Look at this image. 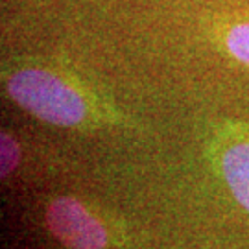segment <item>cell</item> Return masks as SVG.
Here are the masks:
<instances>
[{
	"label": "cell",
	"instance_id": "obj_1",
	"mask_svg": "<svg viewBox=\"0 0 249 249\" xmlns=\"http://www.w3.org/2000/svg\"><path fill=\"white\" fill-rule=\"evenodd\" d=\"M8 96L20 109L59 127H78L92 115L90 98L69 76L43 67L20 65L4 74Z\"/></svg>",
	"mask_w": 249,
	"mask_h": 249
},
{
	"label": "cell",
	"instance_id": "obj_2",
	"mask_svg": "<svg viewBox=\"0 0 249 249\" xmlns=\"http://www.w3.org/2000/svg\"><path fill=\"white\" fill-rule=\"evenodd\" d=\"M45 225L67 249H107L109 231L102 218L81 199L53 197L45 209Z\"/></svg>",
	"mask_w": 249,
	"mask_h": 249
},
{
	"label": "cell",
	"instance_id": "obj_3",
	"mask_svg": "<svg viewBox=\"0 0 249 249\" xmlns=\"http://www.w3.org/2000/svg\"><path fill=\"white\" fill-rule=\"evenodd\" d=\"M223 179L234 199L249 213V141H236L222 153Z\"/></svg>",
	"mask_w": 249,
	"mask_h": 249
},
{
	"label": "cell",
	"instance_id": "obj_4",
	"mask_svg": "<svg viewBox=\"0 0 249 249\" xmlns=\"http://www.w3.org/2000/svg\"><path fill=\"white\" fill-rule=\"evenodd\" d=\"M22 164V144L9 131L0 133V174L2 178H11Z\"/></svg>",
	"mask_w": 249,
	"mask_h": 249
},
{
	"label": "cell",
	"instance_id": "obj_5",
	"mask_svg": "<svg viewBox=\"0 0 249 249\" xmlns=\"http://www.w3.org/2000/svg\"><path fill=\"white\" fill-rule=\"evenodd\" d=\"M225 48L236 61L249 67V22H238L227 30Z\"/></svg>",
	"mask_w": 249,
	"mask_h": 249
}]
</instances>
